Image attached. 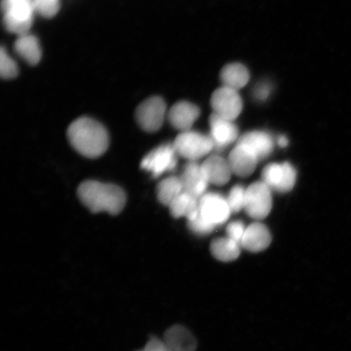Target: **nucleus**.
Returning <instances> with one entry per match:
<instances>
[{"label":"nucleus","mask_w":351,"mask_h":351,"mask_svg":"<svg viewBox=\"0 0 351 351\" xmlns=\"http://www.w3.org/2000/svg\"><path fill=\"white\" fill-rule=\"evenodd\" d=\"M70 143L77 152L88 158H97L107 151L109 144L106 129L90 118L73 122L68 130Z\"/></svg>","instance_id":"f257e3e1"},{"label":"nucleus","mask_w":351,"mask_h":351,"mask_svg":"<svg viewBox=\"0 0 351 351\" xmlns=\"http://www.w3.org/2000/svg\"><path fill=\"white\" fill-rule=\"evenodd\" d=\"M78 196L91 212L116 215L125 204V195L120 187L96 181H87L78 188Z\"/></svg>","instance_id":"f03ea898"},{"label":"nucleus","mask_w":351,"mask_h":351,"mask_svg":"<svg viewBox=\"0 0 351 351\" xmlns=\"http://www.w3.org/2000/svg\"><path fill=\"white\" fill-rule=\"evenodd\" d=\"M173 145L178 156L185 158L189 162H197L215 149L210 136L191 130L182 132Z\"/></svg>","instance_id":"7ed1b4c3"},{"label":"nucleus","mask_w":351,"mask_h":351,"mask_svg":"<svg viewBox=\"0 0 351 351\" xmlns=\"http://www.w3.org/2000/svg\"><path fill=\"white\" fill-rule=\"evenodd\" d=\"M4 24L8 32L21 35L28 34L32 27L34 1L32 0H4Z\"/></svg>","instance_id":"20e7f679"},{"label":"nucleus","mask_w":351,"mask_h":351,"mask_svg":"<svg viewBox=\"0 0 351 351\" xmlns=\"http://www.w3.org/2000/svg\"><path fill=\"white\" fill-rule=\"evenodd\" d=\"M273 208L271 189L265 183L257 182L247 189L245 212L250 217L261 221L269 216Z\"/></svg>","instance_id":"39448f33"},{"label":"nucleus","mask_w":351,"mask_h":351,"mask_svg":"<svg viewBox=\"0 0 351 351\" xmlns=\"http://www.w3.org/2000/svg\"><path fill=\"white\" fill-rule=\"evenodd\" d=\"M296 179V169L288 162L270 164L263 170L262 182L276 192L291 191L295 185Z\"/></svg>","instance_id":"423d86ee"},{"label":"nucleus","mask_w":351,"mask_h":351,"mask_svg":"<svg viewBox=\"0 0 351 351\" xmlns=\"http://www.w3.org/2000/svg\"><path fill=\"white\" fill-rule=\"evenodd\" d=\"M178 156L173 144L162 145L143 158L141 167L154 178H158L176 168Z\"/></svg>","instance_id":"0eeeda50"},{"label":"nucleus","mask_w":351,"mask_h":351,"mask_svg":"<svg viewBox=\"0 0 351 351\" xmlns=\"http://www.w3.org/2000/svg\"><path fill=\"white\" fill-rule=\"evenodd\" d=\"M213 113L225 119L234 121L243 110V100L239 91L226 86L214 91L210 99Z\"/></svg>","instance_id":"6e6552de"},{"label":"nucleus","mask_w":351,"mask_h":351,"mask_svg":"<svg viewBox=\"0 0 351 351\" xmlns=\"http://www.w3.org/2000/svg\"><path fill=\"white\" fill-rule=\"evenodd\" d=\"M166 116V104L163 99L152 97L139 105L136 118L141 128L147 132H156L161 128Z\"/></svg>","instance_id":"1a4fd4ad"},{"label":"nucleus","mask_w":351,"mask_h":351,"mask_svg":"<svg viewBox=\"0 0 351 351\" xmlns=\"http://www.w3.org/2000/svg\"><path fill=\"white\" fill-rule=\"evenodd\" d=\"M199 213L215 226L225 223L232 213L227 199L217 193H206L201 197Z\"/></svg>","instance_id":"9d476101"},{"label":"nucleus","mask_w":351,"mask_h":351,"mask_svg":"<svg viewBox=\"0 0 351 351\" xmlns=\"http://www.w3.org/2000/svg\"><path fill=\"white\" fill-rule=\"evenodd\" d=\"M210 135L215 149L222 150L239 138V129L234 121L225 119L213 113L210 117Z\"/></svg>","instance_id":"9b49d317"},{"label":"nucleus","mask_w":351,"mask_h":351,"mask_svg":"<svg viewBox=\"0 0 351 351\" xmlns=\"http://www.w3.org/2000/svg\"><path fill=\"white\" fill-rule=\"evenodd\" d=\"M181 181L184 191L200 199L206 194L208 186L207 177L202 165L189 162L183 169Z\"/></svg>","instance_id":"f8f14e48"},{"label":"nucleus","mask_w":351,"mask_h":351,"mask_svg":"<svg viewBox=\"0 0 351 351\" xmlns=\"http://www.w3.org/2000/svg\"><path fill=\"white\" fill-rule=\"evenodd\" d=\"M228 161L232 174L245 178L254 173L260 160L249 148L238 143L230 152Z\"/></svg>","instance_id":"ddd939ff"},{"label":"nucleus","mask_w":351,"mask_h":351,"mask_svg":"<svg viewBox=\"0 0 351 351\" xmlns=\"http://www.w3.org/2000/svg\"><path fill=\"white\" fill-rule=\"evenodd\" d=\"M199 115L200 110L196 105L182 101L170 109L168 118L173 128L186 132L191 130Z\"/></svg>","instance_id":"4468645a"},{"label":"nucleus","mask_w":351,"mask_h":351,"mask_svg":"<svg viewBox=\"0 0 351 351\" xmlns=\"http://www.w3.org/2000/svg\"><path fill=\"white\" fill-rule=\"evenodd\" d=\"M271 241V232L267 227L261 222H254L247 227L241 245L247 251L256 253L265 251Z\"/></svg>","instance_id":"2eb2a0df"},{"label":"nucleus","mask_w":351,"mask_h":351,"mask_svg":"<svg viewBox=\"0 0 351 351\" xmlns=\"http://www.w3.org/2000/svg\"><path fill=\"white\" fill-rule=\"evenodd\" d=\"M209 183L223 186L230 182L232 174L229 161L219 156H212L202 164Z\"/></svg>","instance_id":"dca6fc26"},{"label":"nucleus","mask_w":351,"mask_h":351,"mask_svg":"<svg viewBox=\"0 0 351 351\" xmlns=\"http://www.w3.org/2000/svg\"><path fill=\"white\" fill-rule=\"evenodd\" d=\"M238 143L251 150L258 160L266 159L274 151V143L273 138L263 131H252L241 136Z\"/></svg>","instance_id":"f3484780"},{"label":"nucleus","mask_w":351,"mask_h":351,"mask_svg":"<svg viewBox=\"0 0 351 351\" xmlns=\"http://www.w3.org/2000/svg\"><path fill=\"white\" fill-rule=\"evenodd\" d=\"M163 341L172 351H195L197 348L195 337L182 326L170 327L165 332Z\"/></svg>","instance_id":"a211bd4d"},{"label":"nucleus","mask_w":351,"mask_h":351,"mask_svg":"<svg viewBox=\"0 0 351 351\" xmlns=\"http://www.w3.org/2000/svg\"><path fill=\"white\" fill-rule=\"evenodd\" d=\"M223 86L239 91L250 80L248 69L240 63H232L223 68L221 73Z\"/></svg>","instance_id":"6ab92c4d"},{"label":"nucleus","mask_w":351,"mask_h":351,"mask_svg":"<svg viewBox=\"0 0 351 351\" xmlns=\"http://www.w3.org/2000/svg\"><path fill=\"white\" fill-rule=\"evenodd\" d=\"M169 208L173 217H186L189 221L199 214V199L184 191L170 204Z\"/></svg>","instance_id":"aec40b11"},{"label":"nucleus","mask_w":351,"mask_h":351,"mask_svg":"<svg viewBox=\"0 0 351 351\" xmlns=\"http://www.w3.org/2000/svg\"><path fill=\"white\" fill-rule=\"evenodd\" d=\"M15 49L17 54L29 64H37L41 59L40 45L38 39L33 35H21L15 43Z\"/></svg>","instance_id":"412c9836"},{"label":"nucleus","mask_w":351,"mask_h":351,"mask_svg":"<svg viewBox=\"0 0 351 351\" xmlns=\"http://www.w3.org/2000/svg\"><path fill=\"white\" fill-rule=\"evenodd\" d=\"M241 245L230 238L215 239L210 244V252L217 260L222 262H231L240 256Z\"/></svg>","instance_id":"4be33fe9"},{"label":"nucleus","mask_w":351,"mask_h":351,"mask_svg":"<svg viewBox=\"0 0 351 351\" xmlns=\"http://www.w3.org/2000/svg\"><path fill=\"white\" fill-rule=\"evenodd\" d=\"M183 192L181 178L177 177L166 178L157 187L158 199L167 207H169L170 204Z\"/></svg>","instance_id":"5701e85b"},{"label":"nucleus","mask_w":351,"mask_h":351,"mask_svg":"<svg viewBox=\"0 0 351 351\" xmlns=\"http://www.w3.org/2000/svg\"><path fill=\"white\" fill-rule=\"evenodd\" d=\"M245 197H247V189L243 186L238 185L232 188L227 197L231 213H239L241 210L244 209Z\"/></svg>","instance_id":"b1692460"},{"label":"nucleus","mask_w":351,"mask_h":351,"mask_svg":"<svg viewBox=\"0 0 351 351\" xmlns=\"http://www.w3.org/2000/svg\"><path fill=\"white\" fill-rule=\"evenodd\" d=\"M0 73L2 77L5 79L14 78L19 73V68L15 61L8 56L3 48L0 53Z\"/></svg>","instance_id":"393cba45"},{"label":"nucleus","mask_w":351,"mask_h":351,"mask_svg":"<svg viewBox=\"0 0 351 351\" xmlns=\"http://www.w3.org/2000/svg\"><path fill=\"white\" fill-rule=\"evenodd\" d=\"M34 10L44 17L54 16L59 11L60 0H34Z\"/></svg>","instance_id":"a878e982"},{"label":"nucleus","mask_w":351,"mask_h":351,"mask_svg":"<svg viewBox=\"0 0 351 351\" xmlns=\"http://www.w3.org/2000/svg\"><path fill=\"white\" fill-rule=\"evenodd\" d=\"M188 226L191 231L199 235H208L216 228L212 223H210L202 216L200 213L194 219L188 221Z\"/></svg>","instance_id":"bb28decb"},{"label":"nucleus","mask_w":351,"mask_h":351,"mask_svg":"<svg viewBox=\"0 0 351 351\" xmlns=\"http://www.w3.org/2000/svg\"><path fill=\"white\" fill-rule=\"evenodd\" d=\"M245 230L244 223L241 221H234L229 223L227 226L226 232L228 238L237 241L241 245V240L243 239Z\"/></svg>","instance_id":"cd10ccee"},{"label":"nucleus","mask_w":351,"mask_h":351,"mask_svg":"<svg viewBox=\"0 0 351 351\" xmlns=\"http://www.w3.org/2000/svg\"><path fill=\"white\" fill-rule=\"evenodd\" d=\"M271 90H273V86H271L269 82H261L260 84H258L256 88H254V98L258 101H265L269 98Z\"/></svg>","instance_id":"c85d7f7f"},{"label":"nucleus","mask_w":351,"mask_h":351,"mask_svg":"<svg viewBox=\"0 0 351 351\" xmlns=\"http://www.w3.org/2000/svg\"><path fill=\"white\" fill-rule=\"evenodd\" d=\"M138 351H172L165 343L163 340L157 339V337H152L147 341L146 346L143 350Z\"/></svg>","instance_id":"c756f323"},{"label":"nucleus","mask_w":351,"mask_h":351,"mask_svg":"<svg viewBox=\"0 0 351 351\" xmlns=\"http://www.w3.org/2000/svg\"><path fill=\"white\" fill-rule=\"evenodd\" d=\"M276 143L278 144V146L282 148L287 147L289 144V140L287 136L280 135L278 138V142Z\"/></svg>","instance_id":"7c9ffc66"}]
</instances>
